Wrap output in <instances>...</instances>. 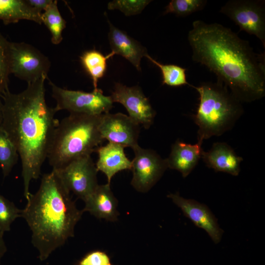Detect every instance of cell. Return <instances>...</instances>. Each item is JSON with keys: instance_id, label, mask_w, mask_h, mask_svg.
Listing matches in <instances>:
<instances>
[{"instance_id": "15", "label": "cell", "mask_w": 265, "mask_h": 265, "mask_svg": "<svg viewBox=\"0 0 265 265\" xmlns=\"http://www.w3.org/2000/svg\"><path fill=\"white\" fill-rule=\"evenodd\" d=\"M201 158L209 167L215 172H222L233 176H238L240 172V164L243 160L233 149L225 142H215L208 152H202Z\"/></svg>"}, {"instance_id": "21", "label": "cell", "mask_w": 265, "mask_h": 265, "mask_svg": "<svg viewBox=\"0 0 265 265\" xmlns=\"http://www.w3.org/2000/svg\"><path fill=\"white\" fill-rule=\"evenodd\" d=\"M42 22L50 30L51 41L58 45L62 40V31L66 27V21L62 17L58 6L57 1L53 0L51 5L42 13Z\"/></svg>"}, {"instance_id": "12", "label": "cell", "mask_w": 265, "mask_h": 265, "mask_svg": "<svg viewBox=\"0 0 265 265\" xmlns=\"http://www.w3.org/2000/svg\"><path fill=\"white\" fill-rule=\"evenodd\" d=\"M99 131L103 140L106 139L109 142L132 149L139 145L140 125L123 113L103 114Z\"/></svg>"}, {"instance_id": "9", "label": "cell", "mask_w": 265, "mask_h": 265, "mask_svg": "<svg viewBox=\"0 0 265 265\" xmlns=\"http://www.w3.org/2000/svg\"><path fill=\"white\" fill-rule=\"evenodd\" d=\"M55 171L69 191L83 201L99 185L97 177L98 171L91 156L77 159Z\"/></svg>"}, {"instance_id": "30", "label": "cell", "mask_w": 265, "mask_h": 265, "mask_svg": "<svg viewBox=\"0 0 265 265\" xmlns=\"http://www.w3.org/2000/svg\"><path fill=\"white\" fill-rule=\"evenodd\" d=\"M4 233L0 230V265L1 260L7 251V247L3 238Z\"/></svg>"}, {"instance_id": "6", "label": "cell", "mask_w": 265, "mask_h": 265, "mask_svg": "<svg viewBox=\"0 0 265 265\" xmlns=\"http://www.w3.org/2000/svg\"><path fill=\"white\" fill-rule=\"evenodd\" d=\"M52 97L55 100L56 112L66 110L70 113L100 115L109 113L113 106L110 96L97 88L91 92L71 90L60 87L49 80Z\"/></svg>"}, {"instance_id": "31", "label": "cell", "mask_w": 265, "mask_h": 265, "mask_svg": "<svg viewBox=\"0 0 265 265\" xmlns=\"http://www.w3.org/2000/svg\"><path fill=\"white\" fill-rule=\"evenodd\" d=\"M2 120V102L0 99V126L1 125Z\"/></svg>"}, {"instance_id": "7", "label": "cell", "mask_w": 265, "mask_h": 265, "mask_svg": "<svg viewBox=\"0 0 265 265\" xmlns=\"http://www.w3.org/2000/svg\"><path fill=\"white\" fill-rule=\"evenodd\" d=\"M9 67L10 74L29 83L43 76L48 77L51 62L31 45L9 41Z\"/></svg>"}, {"instance_id": "13", "label": "cell", "mask_w": 265, "mask_h": 265, "mask_svg": "<svg viewBox=\"0 0 265 265\" xmlns=\"http://www.w3.org/2000/svg\"><path fill=\"white\" fill-rule=\"evenodd\" d=\"M167 197L171 199L197 227L205 230L214 243L220 242L223 230L210 209L205 204L191 199H186L178 193H170Z\"/></svg>"}, {"instance_id": "11", "label": "cell", "mask_w": 265, "mask_h": 265, "mask_svg": "<svg viewBox=\"0 0 265 265\" xmlns=\"http://www.w3.org/2000/svg\"><path fill=\"white\" fill-rule=\"evenodd\" d=\"M110 97L113 103L124 106L129 116L139 125L148 129L153 124L156 112L138 86L128 87L116 83Z\"/></svg>"}, {"instance_id": "25", "label": "cell", "mask_w": 265, "mask_h": 265, "mask_svg": "<svg viewBox=\"0 0 265 265\" xmlns=\"http://www.w3.org/2000/svg\"><path fill=\"white\" fill-rule=\"evenodd\" d=\"M21 211L0 193V230L3 233L9 231L12 223L21 217Z\"/></svg>"}, {"instance_id": "20", "label": "cell", "mask_w": 265, "mask_h": 265, "mask_svg": "<svg viewBox=\"0 0 265 265\" xmlns=\"http://www.w3.org/2000/svg\"><path fill=\"white\" fill-rule=\"evenodd\" d=\"M114 54L111 52L105 56L98 51L92 50L85 52L80 56L81 64L92 80L94 89L98 88V81L106 73L107 60Z\"/></svg>"}, {"instance_id": "14", "label": "cell", "mask_w": 265, "mask_h": 265, "mask_svg": "<svg viewBox=\"0 0 265 265\" xmlns=\"http://www.w3.org/2000/svg\"><path fill=\"white\" fill-rule=\"evenodd\" d=\"M84 202L83 212H88L99 219L109 221L118 219V201L111 190L110 184L99 185Z\"/></svg>"}, {"instance_id": "10", "label": "cell", "mask_w": 265, "mask_h": 265, "mask_svg": "<svg viewBox=\"0 0 265 265\" xmlns=\"http://www.w3.org/2000/svg\"><path fill=\"white\" fill-rule=\"evenodd\" d=\"M134 157L132 161V178L131 185L137 191H148L160 179L168 168L166 159L155 151L137 146L132 149Z\"/></svg>"}, {"instance_id": "22", "label": "cell", "mask_w": 265, "mask_h": 265, "mask_svg": "<svg viewBox=\"0 0 265 265\" xmlns=\"http://www.w3.org/2000/svg\"><path fill=\"white\" fill-rule=\"evenodd\" d=\"M19 157L16 146L0 126V167L4 178L9 175Z\"/></svg>"}, {"instance_id": "16", "label": "cell", "mask_w": 265, "mask_h": 265, "mask_svg": "<svg viewBox=\"0 0 265 265\" xmlns=\"http://www.w3.org/2000/svg\"><path fill=\"white\" fill-rule=\"evenodd\" d=\"M124 147L108 142L105 146H99L96 150L98 159L95 164L97 170L102 172L110 184L112 177L118 172L131 170L132 161L126 157Z\"/></svg>"}, {"instance_id": "19", "label": "cell", "mask_w": 265, "mask_h": 265, "mask_svg": "<svg viewBox=\"0 0 265 265\" xmlns=\"http://www.w3.org/2000/svg\"><path fill=\"white\" fill-rule=\"evenodd\" d=\"M41 14L30 6L25 0H0V20L5 25L22 20L42 24Z\"/></svg>"}, {"instance_id": "3", "label": "cell", "mask_w": 265, "mask_h": 265, "mask_svg": "<svg viewBox=\"0 0 265 265\" xmlns=\"http://www.w3.org/2000/svg\"><path fill=\"white\" fill-rule=\"evenodd\" d=\"M70 192L52 170L42 176L38 190L30 194L22 210L21 217L31 231V242L41 261L74 236L75 226L83 212L77 208Z\"/></svg>"}, {"instance_id": "8", "label": "cell", "mask_w": 265, "mask_h": 265, "mask_svg": "<svg viewBox=\"0 0 265 265\" xmlns=\"http://www.w3.org/2000/svg\"><path fill=\"white\" fill-rule=\"evenodd\" d=\"M219 12L244 31L257 37L265 48V0H230Z\"/></svg>"}, {"instance_id": "2", "label": "cell", "mask_w": 265, "mask_h": 265, "mask_svg": "<svg viewBox=\"0 0 265 265\" xmlns=\"http://www.w3.org/2000/svg\"><path fill=\"white\" fill-rule=\"evenodd\" d=\"M43 76L27 83L21 92L7 90L2 96L1 127L16 146L22 164L24 196L28 200L30 182L38 179L47 159L54 131L59 121L54 107L49 106L45 99Z\"/></svg>"}, {"instance_id": "26", "label": "cell", "mask_w": 265, "mask_h": 265, "mask_svg": "<svg viewBox=\"0 0 265 265\" xmlns=\"http://www.w3.org/2000/svg\"><path fill=\"white\" fill-rule=\"evenodd\" d=\"M9 43L0 32V98L9 90Z\"/></svg>"}, {"instance_id": "5", "label": "cell", "mask_w": 265, "mask_h": 265, "mask_svg": "<svg viewBox=\"0 0 265 265\" xmlns=\"http://www.w3.org/2000/svg\"><path fill=\"white\" fill-rule=\"evenodd\" d=\"M199 95V103L193 119L198 127V142L219 136L231 129L243 112L241 102L221 82L191 85Z\"/></svg>"}, {"instance_id": "23", "label": "cell", "mask_w": 265, "mask_h": 265, "mask_svg": "<svg viewBox=\"0 0 265 265\" xmlns=\"http://www.w3.org/2000/svg\"><path fill=\"white\" fill-rule=\"evenodd\" d=\"M161 70L162 84L172 87L188 85L191 86L186 80V69L175 64H163L153 59L148 54L145 56Z\"/></svg>"}, {"instance_id": "27", "label": "cell", "mask_w": 265, "mask_h": 265, "mask_svg": "<svg viewBox=\"0 0 265 265\" xmlns=\"http://www.w3.org/2000/svg\"><path fill=\"white\" fill-rule=\"evenodd\" d=\"M151 1L148 0H115L108 3L109 10L117 9L126 16L139 14Z\"/></svg>"}, {"instance_id": "18", "label": "cell", "mask_w": 265, "mask_h": 265, "mask_svg": "<svg viewBox=\"0 0 265 265\" xmlns=\"http://www.w3.org/2000/svg\"><path fill=\"white\" fill-rule=\"evenodd\" d=\"M108 39L112 51L129 61L137 70H141L140 61L147 53L146 49L130 37L125 32L116 28L109 21Z\"/></svg>"}, {"instance_id": "24", "label": "cell", "mask_w": 265, "mask_h": 265, "mask_svg": "<svg viewBox=\"0 0 265 265\" xmlns=\"http://www.w3.org/2000/svg\"><path fill=\"white\" fill-rule=\"evenodd\" d=\"M207 3L206 0H172L166 6L163 14L173 13L186 17L203 10Z\"/></svg>"}, {"instance_id": "29", "label": "cell", "mask_w": 265, "mask_h": 265, "mask_svg": "<svg viewBox=\"0 0 265 265\" xmlns=\"http://www.w3.org/2000/svg\"><path fill=\"white\" fill-rule=\"evenodd\" d=\"M26 2L37 12L42 13L53 0H25Z\"/></svg>"}, {"instance_id": "28", "label": "cell", "mask_w": 265, "mask_h": 265, "mask_svg": "<svg viewBox=\"0 0 265 265\" xmlns=\"http://www.w3.org/2000/svg\"><path fill=\"white\" fill-rule=\"evenodd\" d=\"M75 265H113L109 256L102 250L91 251L85 254Z\"/></svg>"}, {"instance_id": "1", "label": "cell", "mask_w": 265, "mask_h": 265, "mask_svg": "<svg viewBox=\"0 0 265 265\" xmlns=\"http://www.w3.org/2000/svg\"><path fill=\"white\" fill-rule=\"evenodd\" d=\"M187 39L192 60L206 67L240 102L265 95V54L255 52L248 41L218 23L194 21Z\"/></svg>"}, {"instance_id": "17", "label": "cell", "mask_w": 265, "mask_h": 265, "mask_svg": "<svg viewBox=\"0 0 265 265\" xmlns=\"http://www.w3.org/2000/svg\"><path fill=\"white\" fill-rule=\"evenodd\" d=\"M202 144H195L177 140L172 146L170 154L166 159L168 168L180 172L184 178L186 177L201 158Z\"/></svg>"}, {"instance_id": "4", "label": "cell", "mask_w": 265, "mask_h": 265, "mask_svg": "<svg viewBox=\"0 0 265 265\" xmlns=\"http://www.w3.org/2000/svg\"><path fill=\"white\" fill-rule=\"evenodd\" d=\"M103 114L70 113L59 122L47 157L53 170H59L72 161L91 156L96 151L104 140L99 131Z\"/></svg>"}]
</instances>
